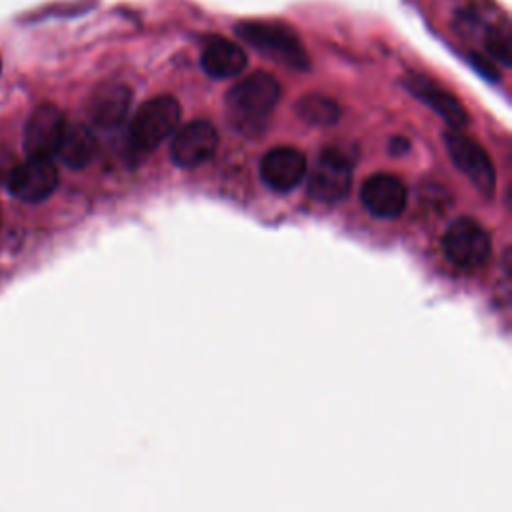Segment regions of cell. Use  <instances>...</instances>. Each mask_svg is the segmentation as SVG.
<instances>
[{
  "mask_svg": "<svg viewBox=\"0 0 512 512\" xmlns=\"http://www.w3.org/2000/svg\"><path fill=\"white\" fill-rule=\"evenodd\" d=\"M470 62L474 64V68L482 74V76H486L488 80H498L500 76H498V70L484 58V56H480V54H470Z\"/></svg>",
  "mask_w": 512,
  "mask_h": 512,
  "instance_id": "d6986e66",
  "label": "cell"
},
{
  "mask_svg": "<svg viewBox=\"0 0 512 512\" xmlns=\"http://www.w3.org/2000/svg\"><path fill=\"white\" fill-rule=\"evenodd\" d=\"M486 48L494 58L502 60L504 64H510V38L506 32L492 30L486 36Z\"/></svg>",
  "mask_w": 512,
  "mask_h": 512,
  "instance_id": "e0dca14e",
  "label": "cell"
},
{
  "mask_svg": "<svg viewBox=\"0 0 512 512\" xmlns=\"http://www.w3.org/2000/svg\"><path fill=\"white\" fill-rule=\"evenodd\" d=\"M444 256L458 268L476 270L480 268L492 250L490 234L476 220L462 216L448 224L442 236Z\"/></svg>",
  "mask_w": 512,
  "mask_h": 512,
  "instance_id": "277c9868",
  "label": "cell"
},
{
  "mask_svg": "<svg viewBox=\"0 0 512 512\" xmlns=\"http://www.w3.org/2000/svg\"><path fill=\"white\" fill-rule=\"evenodd\" d=\"M180 116V104L170 94H160L146 100L128 124L124 146L128 162L136 166L150 156L156 146L176 130Z\"/></svg>",
  "mask_w": 512,
  "mask_h": 512,
  "instance_id": "7a4b0ae2",
  "label": "cell"
},
{
  "mask_svg": "<svg viewBox=\"0 0 512 512\" xmlns=\"http://www.w3.org/2000/svg\"><path fill=\"white\" fill-rule=\"evenodd\" d=\"M306 170V156L292 146H276L260 160V178L276 192L294 190L304 180Z\"/></svg>",
  "mask_w": 512,
  "mask_h": 512,
  "instance_id": "30bf717a",
  "label": "cell"
},
{
  "mask_svg": "<svg viewBox=\"0 0 512 512\" xmlns=\"http://www.w3.org/2000/svg\"><path fill=\"white\" fill-rule=\"evenodd\" d=\"M130 88L118 82L98 86L88 100V116L100 128H114L122 124L130 110Z\"/></svg>",
  "mask_w": 512,
  "mask_h": 512,
  "instance_id": "4fadbf2b",
  "label": "cell"
},
{
  "mask_svg": "<svg viewBox=\"0 0 512 512\" xmlns=\"http://www.w3.org/2000/svg\"><path fill=\"white\" fill-rule=\"evenodd\" d=\"M352 186L350 160L338 150H324L308 176V194L322 204L342 202Z\"/></svg>",
  "mask_w": 512,
  "mask_h": 512,
  "instance_id": "8992f818",
  "label": "cell"
},
{
  "mask_svg": "<svg viewBox=\"0 0 512 512\" xmlns=\"http://www.w3.org/2000/svg\"><path fill=\"white\" fill-rule=\"evenodd\" d=\"M444 146L456 168L472 182V186L484 198H492L496 186V172L486 150L470 136L454 130L444 132Z\"/></svg>",
  "mask_w": 512,
  "mask_h": 512,
  "instance_id": "5b68a950",
  "label": "cell"
},
{
  "mask_svg": "<svg viewBox=\"0 0 512 512\" xmlns=\"http://www.w3.org/2000/svg\"><path fill=\"white\" fill-rule=\"evenodd\" d=\"M6 186L22 202H42L56 190L58 170L48 158H28L18 164Z\"/></svg>",
  "mask_w": 512,
  "mask_h": 512,
  "instance_id": "9c48e42d",
  "label": "cell"
},
{
  "mask_svg": "<svg viewBox=\"0 0 512 512\" xmlns=\"http://www.w3.org/2000/svg\"><path fill=\"white\" fill-rule=\"evenodd\" d=\"M364 208L378 218H396L404 212L408 192L404 182L394 174H372L364 180L360 190Z\"/></svg>",
  "mask_w": 512,
  "mask_h": 512,
  "instance_id": "8fae6325",
  "label": "cell"
},
{
  "mask_svg": "<svg viewBox=\"0 0 512 512\" xmlns=\"http://www.w3.org/2000/svg\"><path fill=\"white\" fill-rule=\"evenodd\" d=\"M246 62L248 60L244 50L236 42L224 38H214L212 42H208L200 56L204 72L212 78L236 76L246 68Z\"/></svg>",
  "mask_w": 512,
  "mask_h": 512,
  "instance_id": "5bb4252c",
  "label": "cell"
},
{
  "mask_svg": "<svg viewBox=\"0 0 512 512\" xmlns=\"http://www.w3.org/2000/svg\"><path fill=\"white\" fill-rule=\"evenodd\" d=\"M296 114L300 120L312 126H332L340 118L338 104L322 94H306L296 102Z\"/></svg>",
  "mask_w": 512,
  "mask_h": 512,
  "instance_id": "2e32d148",
  "label": "cell"
},
{
  "mask_svg": "<svg viewBox=\"0 0 512 512\" xmlns=\"http://www.w3.org/2000/svg\"><path fill=\"white\" fill-rule=\"evenodd\" d=\"M236 34L254 50H258L264 58H270L286 68L302 72L310 66L308 54L298 34L282 22L244 20L238 22Z\"/></svg>",
  "mask_w": 512,
  "mask_h": 512,
  "instance_id": "3957f363",
  "label": "cell"
},
{
  "mask_svg": "<svg viewBox=\"0 0 512 512\" xmlns=\"http://www.w3.org/2000/svg\"><path fill=\"white\" fill-rule=\"evenodd\" d=\"M406 88L418 98L422 100L428 108H432L438 116H442V120L452 126V128H464L468 124V112L466 108L460 104V100L442 90L436 82H432L426 76L420 74H412L410 80H406Z\"/></svg>",
  "mask_w": 512,
  "mask_h": 512,
  "instance_id": "7c38bea8",
  "label": "cell"
},
{
  "mask_svg": "<svg viewBox=\"0 0 512 512\" xmlns=\"http://www.w3.org/2000/svg\"><path fill=\"white\" fill-rule=\"evenodd\" d=\"M94 152H96V140L88 126L84 124L66 126L56 154L68 168L72 170L84 168L92 160Z\"/></svg>",
  "mask_w": 512,
  "mask_h": 512,
  "instance_id": "9a60e30c",
  "label": "cell"
},
{
  "mask_svg": "<svg viewBox=\"0 0 512 512\" xmlns=\"http://www.w3.org/2000/svg\"><path fill=\"white\" fill-rule=\"evenodd\" d=\"M66 118L54 104L38 106L24 128V150L28 158H52L66 130Z\"/></svg>",
  "mask_w": 512,
  "mask_h": 512,
  "instance_id": "ba28073f",
  "label": "cell"
},
{
  "mask_svg": "<svg viewBox=\"0 0 512 512\" xmlns=\"http://www.w3.org/2000/svg\"><path fill=\"white\" fill-rule=\"evenodd\" d=\"M218 130L208 120H192L178 128L170 142V158L180 168H196L214 156Z\"/></svg>",
  "mask_w": 512,
  "mask_h": 512,
  "instance_id": "52a82bcc",
  "label": "cell"
},
{
  "mask_svg": "<svg viewBox=\"0 0 512 512\" xmlns=\"http://www.w3.org/2000/svg\"><path fill=\"white\" fill-rule=\"evenodd\" d=\"M280 100V84L268 72H254L224 96V114L236 132L260 134Z\"/></svg>",
  "mask_w": 512,
  "mask_h": 512,
  "instance_id": "6da1fadb",
  "label": "cell"
},
{
  "mask_svg": "<svg viewBox=\"0 0 512 512\" xmlns=\"http://www.w3.org/2000/svg\"><path fill=\"white\" fill-rule=\"evenodd\" d=\"M408 140L406 138H402V136H396L392 142H390V150L394 152V154H404L406 150H408Z\"/></svg>",
  "mask_w": 512,
  "mask_h": 512,
  "instance_id": "ffe728a7",
  "label": "cell"
},
{
  "mask_svg": "<svg viewBox=\"0 0 512 512\" xmlns=\"http://www.w3.org/2000/svg\"><path fill=\"white\" fill-rule=\"evenodd\" d=\"M16 168H18L16 156L10 150L0 148V184H8Z\"/></svg>",
  "mask_w": 512,
  "mask_h": 512,
  "instance_id": "ac0fdd59",
  "label": "cell"
}]
</instances>
